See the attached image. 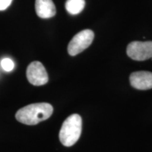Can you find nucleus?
I'll return each mask as SVG.
<instances>
[{"mask_svg":"<svg viewBox=\"0 0 152 152\" xmlns=\"http://www.w3.org/2000/svg\"><path fill=\"white\" fill-rule=\"evenodd\" d=\"M53 113V107L48 103H36L20 109L16 118L20 123L33 125L48 119Z\"/></svg>","mask_w":152,"mask_h":152,"instance_id":"f257e3e1","label":"nucleus"},{"mask_svg":"<svg viewBox=\"0 0 152 152\" xmlns=\"http://www.w3.org/2000/svg\"><path fill=\"white\" fill-rule=\"evenodd\" d=\"M35 11L42 18H49L56 14V7L52 0H36Z\"/></svg>","mask_w":152,"mask_h":152,"instance_id":"0eeeda50","label":"nucleus"},{"mask_svg":"<svg viewBox=\"0 0 152 152\" xmlns=\"http://www.w3.org/2000/svg\"><path fill=\"white\" fill-rule=\"evenodd\" d=\"M130 84L137 90H146L152 88V73L148 71L134 72L130 76Z\"/></svg>","mask_w":152,"mask_h":152,"instance_id":"423d86ee","label":"nucleus"},{"mask_svg":"<svg viewBox=\"0 0 152 152\" xmlns=\"http://www.w3.org/2000/svg\"><path fill=\"white\" fill-rule=\"evenodd\" d=\"M94 37V32L83 30L74 36L68 46V52L71 56H75L86 49L92 44Z\"/></svg>","mask_w":152,"mask_h":152,"instance_id":"7ed1b4c3","label":"nucleus"},{"mask_svg":"<svg viewBox=\"0 0 152 152\" xmlns=\"http://www.w3.org/2000/svg\"><path fill=\"white\" fill-rule=\"evenodd\" d=\"M12 2V0H0V11L7 9Z\"/></svg>","mask_w":152,"mask_h":152,"instance_id":"9d476101","label":"nucleus"},{"mask_svg":"<svg viewBox=\"0 0 152 152\" xmlns=\"http://www.w3.org/2000/svg\"><path fill=\"white\" fill-rule=\"evenodd\" d=\"M127 54L135 61H144L152 58V41L132 42L127 47Z\"/></svg>","mask_w":152,"mask_h":152,"instance_id":"20e7f679","label":"nucleus"},{"mask_svg":"<svg viewBox=\"0 0 152 152\" xmlns=\"http://www.w3.org/2000/svg\"><path fill=\"white\" fill-rule=\"evenodd\" d=\"M1 66L5 71L10 72L14 69V61L9 58H4L1 61Z\"/></svg>","mask_w":152,"mask_h":152,"instance_id":"1a4fd4ad","label":"nucleus"},{"mask_svg":"<svg viewBox=\"0 0 152 152\" xmlns=\"http://www.w3.org/2000/svg\"><path fill=\"white\" fill-rule=\"evenodd\" d=\"M85 6V0H67L66 9L72 15L78 14L83 10Z\"/></svg>","mask_w":152,"mask_h":152,"instance_id":"6e6552de","label":"nucleus"},{"mask_svg":"<svg viewBox=\"0 0 152 152\" xmlns=\"http://www.w3.org/2000/svg\"><path fill=\"white\" fill-rule=\"evenodd\" d=\"M82 131V118L78 114H73L66 119L59 132L63 145L71 147L79 140Z\"/></svg>","mask_w":152,"mask_h":152,"instance_id":"f03ea898","label":"nucleus"},{"mask_svg":"<svg viewBox=\"0 0 152 152\" xmlns=\"http://www.w3.org/2000/svg\"><path fill=\"white\" fill-rule=\"evenodd\" d=\"M26 75L29 83L35 86L45 85L49 80L46 69L39 61H33L28 66Z\"/></svg>","mask_w":152,"mask_h":152,"instance_id":"39448f33","label":"nucleus"}]
</instances>
